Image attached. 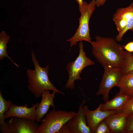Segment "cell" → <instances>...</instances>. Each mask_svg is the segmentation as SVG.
I'll list each match as a JSON object with an SVG mask.
<instances>
[{"mask_svg": "<svg viewBox=\"0 0 133 133\" xmlns=\"http://www.w3.org/2000/svg\"><path fill=\"white\" fill-rule=\"evenodd\" d=\"M78 2L79 7V8H81L82 6L84 1L83 0H76Z\"/></svg>", "mask_w": 133, "mask_h": 133, "instance_id": "obj_24", "label": "cell"}, {"mask_svg": "<svg viewBox=\"0 0 133 133\" xmlns=\"http://www.w3.org/2000/svg\"><path fill=\"white\" fill-rule=\"evenodd\" d=\"M129 73H131V74H133V71L130 72Z\"/></svg>", "mask_w": 133, "mask_h": 133, "instance_id": "obj_25", "label": "cell"}, {"mask_svg": "<svg viewBox=\"0 0 133 133\" xmlns=\"http://www.w3.org/2000/svg\"><path fill=\"white\" fill-rule=\"evenodd\" d=\"M39 103L33 104L28 108L27 104L23 106H18L13 104L9 110L4 115L5 120L14 117L23 118L35 120L36 109Z\"/></svg>", "mask_w": 133, "mask_h": 133, "instance_id": "obj_11", "label": "cell"}, {"mask_svg": "<svg viewBox=\"0 0 133 133\" xmlns=\"http://www.w3.org/2000/svg\"><path fill=\"white\" fill-rule=\"evenodd\" d=\"M10 38V36L7 35L5 32L3 31L0 33V60L7 57L17 67L18 66L8 56L7 53V44Z\"/></svg>", "mask_w": 133, "mask_h": 133, "instance_id": "obj_16", "label": "cell"}, {"mask_svg": "<svg viewBox=\"0 0 133 133\" xmlns=\"http://www.w3.org/2000/svg\"><path fill=\"white\" fill-rule=\"evenodd\" d=\"M79 53L73 61L68 63L66 68L68 75V79L65 86L66 89L73 90L74 88L75 82L77 80H81L80 76L83 70L85 67L94 65L95 62L87 57L83 49L82 41L79 43Z\"/></svg>", "mask_w": 133, "mask_h": 133, "instance_id": "obj_5", "label": "cell"}, {"mask_svg": "<svg viewBox=\"0 0 133 133\" xmlns=\"http://www.w3.org/2000/svg\"><path fill=\"white\" fill-rule=\"evenodd\" d=\"M13 104L11 100H6L4 98L0 91V125L5 122L4 115L9 110Z\"/></svg>", "mask_w": 133, "mask_h": 133, "instance_id": "obj_17", "label": "cell"}, {"mask_svg": "<svg viewBox=\"0 0 133 133\" xmlns=\"http://www.w3.org/2000/svg\"><path fill=\"white\" fill-rule=\"evenodd\" d=\"M76 114L74 111L56 110L54 108L42 119L36 133H58L63 126Z\"/></svg>", "mask_w": 133, "mask_h": 133, "instance_id": "obj_4", "label": "cell"}, {"mask_svg": "<svg viewBox=\"0 0 133 133\" xmlns=\"http://www.w3.org/2000/svg\"><path fill=\"white\" fill-rule=\"evenodd\" d=\"M118 113L124 114L128 116L133 113V97H131L121 108L117 110Z\"/></svg>", "mask_w": 133, "mask_h": 133, "instance_id": "obj_19", "label": "cell"}, {"mask_svg": "<svg viewBox=\"0 0 133 133\" xmlns=\"http://www.w3.org/2000/svg\"><path fill=\"white\" fill-rule=\"evenodd\" d=\"M118 87L119 94L133 97V74L129 73L122 75Z\"/></svg>", "mask_w": 133, "mask_h": 133, "instance_id": "obj_15", "label": "cell"}, {"mask_svg": "<svg viewBox=\"0 0 133 133\" xmlns=\"http://www.w3.org/2000/svg\"><path fill=\"white\" fill-rule=\"evenodd\" d=\"M113 19L118 33L115 37V39L118 42H120L128 31L133 30L132 3L128 7L117 9L113 15Z\"/></svg>", "mask_w": 133, "mask_h": 133, "instance_id": "obj_7", "label": "cell"}, {"mask_svg": "<svg viewBox=\"0 0 133 133\" xmlns=\"http://www.w3.org/2000/svg\"><path fill=\"white\" fill-rule=\"evenodd\" d=\"M131 97L118 93L111 100L101 103L102 111L117 110L122 107Z\"/></svg>", "mask_w": 133, "mask_h": 133, "instance_id": "obj_14", "label": "cell"}, {"mask_svg": "<svg viewBox=\"0 0 133 133\" xmlns=\"http://www.w3.org/2000/svg\"><path fill=\"white\" fill-rule=\"evenodd\" d=\"M103 66L104 73L96 95H102V100L105 102L108 101L109 93L111 89L114 87L118 86L122 74L121 68L107 66Z\"/></svg>", "mask_w": 133, "mask_h": 133, "instance_id": "obj_6", "label": "cell"}, {"mask_svg": "<svg viewBox=\"0 0 133 133\" xmlns=\"http://www.w3.org/2000/svg\"><path fill=\"white\" fill-rule=\"evenodd\" d=\"M49 90H46L43 92L41 100L36 108L35 121L38 123L40 122L47 113L50 106L55 108L53 100L57 92L53 91L50 93Z\"/></svg>", "mask_w": 133, "mask_h": 133, "instance_id": "obj_12", "label": "cell"}, {"mask_svg": "<svg viewBox=\"0 0 133 133\" xmlns=\"http://www.w3.org/2000/svg\"><path fill=\"white\" fill-rule=\"evenodd\" d=\"M100 104L95 109L90 110L88 106L84 105L83 110L86 117L87 124L92 133H94L95 129L98 124L110 115L118 113L116 110L102 111Z\"/></svg>", "mask_w": 133, "mask_h": 133, "instance_id": "obj_10", "label": "cell"}, {"mask_svg": "<svg viewBox=\"0 0 133 133\" xmlns=\"http://www.w3.org/2000/svg\"><path fill=\"white\" fill-rule=\"evenodd\" d=\"M110 133L108 126L104 120L101 122L96 127L94 133Z\"/></svg>", "mask_w": 133, "mask_h": 133, "instance_id": "obj_20", "label": "cell"}, {"mask_svg": "<svg viewBox=\"0 0 133 133\" xmlns=\"http://www.w3.org/2000/svg\"><path fill=\"white\" fill-rule=\"evenodd\" d=\"M95 6V1L92 0L89 3L84 1L82 6L79 8L81 15L79 19L78 27L73 35L66 40L70 43V49L73 46L76 45L79 42L84 41L90 43L91 42L89 23Z\"/></svg>", "mask_w": 133, "mask_h": 133, "instance_id": "obj_3", "label": "cell"}, {"mask_svg": "<svg viewBox=\"0 0 133 133\" xmlns=\"http://www.w3.org/2000/svg\"><path fill=\"white\" fill-rule=\"evenodd\" d=\"M128 117L124 114L117 113L110 115L104 121L108 126L110 133H124Z\"/></svg>", "mask_w": 133, "mask_h": 133, "instance_id": "obj_13", "label": "cell"}, {"mask_svg": "<svg viewBox=\"0 0 133 133\" xmlns=\"http://www.w3.org/2000/svg\"><path fill=\"white\" fill-rule=\"evenodd\" d=\"M39 125L35 120L14 117L0 125L2 133H36Z\"/></svg>", "mask_w": 133, "mask_h": 133, "instance_id": "obj_8", "label": "cell"}, {"mask_svg": "<svg viewBox=\"0 0 133 133\" xmlns=\"http://www.w3.org/2000/svg\"><path fill=\"white\" fill-rule=\"evenodd\" d=\"M123 49L130 52H133V41L130 42L123 46Z\"/></svg>", "mask_w": 133, "mask_h": 133, "instance_id": "obj_22", "label": "cell"}, {"mask_svg": "<svg viewBox=\"0 0 133 133\" xmlns=\"http://www.w3.org/2000/svg\"><path fill=\"white\" fill-rule=\"evenodd\" d=\"M117 42L112 38L96 36L90 43L92 55L103 66L121 68L123 66L125 51Z\"/></svg>", "mask_w": 133, "mask_h": 133, "instance_id": "obj_1", "label": "cell"}, {"mask_svg": "<svg viewBox=\"0 0 133 133\" xmlns=\"http://www.w3.org/2000/svg\"><path fill=\"white\" fill-rule=\"evenodd\" d=\"M133 131V113L127 118L126 127L124 133H130Z\"/></svg>", "mask_w": 133, "mask_h": 133, "instance_id": "obj_21", "label": "cell"}, {"mask_svg": "<svg viewBox=\"0 0 133 133\" xmlns=\"http://www.w3.org/2000/svg\"><path fill=\"white\" fill-rule=\"evenodd\" d=\"M121 69L122 75L133 71V54L132 53L125 51L124 62Z\"/></svg>", "mask_w": 133, "mask_h": 133, "instance_id": "obj_18", "label": "cell"}, {"mask_svg": "<svg viewBox=\"0 0 133 133\" xmlns=\"http://www.w3.org/2000/svg\"><path fill=\"white\" fill-rule=\"evenodd\" d=\"M83 100L79 106L76 115L68 120L61 128L58 133H91L88 126L83 107L86 102L83 93Z\"/></svg>", "mask_w": 133, "mask_h": 133, "instance_id": "obj_9", "label": "cell"}, {"mask_svg": "<svg viewBox=\"0 0 133 133\" xmlns=\"http://www.w3.org/2000/svg\"></svg>", "mask_w": 133, "mask_h": 133, "instance_id": "obj_26", "label": "cell"}, {"mask_svg": "<svg viewBox=\"0 0 133 133\" xmlns=\"http://www.w3.org/2000/svg\"><path fill=\"white\" fill-rule=\"evenodd\" d=\"M96 2V6L99 7L103 5L106 0H94Z\"/></svg>", "mask_w": 133, "mask_h": 133, "instance_id": "obj_23", "label": "cell"}, {"mask_svg": "<svg viewBox=\"0 0 133 133\" xmlns=\"http://www.w3.org/2000/svg\"><path fill=\"white\" fill-rule=\"evenodd\" d=\"M32 60L34 69H28L27 71L28 77V86L29 90L36 99L41 96L43 92L46 90L55 91L62 95L64 94L59 91L50 81L48 77L49 66L41 67L33 51L31 54Z\"/></svg>", "mask_w": 133, "mask_h": 133, "instance_id": "obj_2", "label": "cell"}]
</instances>
